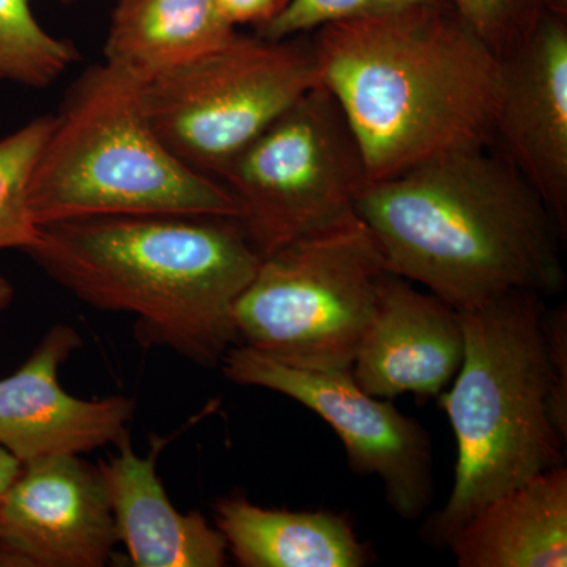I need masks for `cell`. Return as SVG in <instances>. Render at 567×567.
<instances>
[{"mask_svg":"<svg viewBox=\"0 0 567 567\" xmlns=\"http://www.w3.org/2000/svg\"><path fill=\"white\" fill-rule=\"evenodd\" d=\"M311 40L320 84L344 112L371 182L492 147L502 59L450 3L331 22Z\"/></svg>","mask_w":567,"mask_h":567,"instance_id":"1","label":"cell"},{"mask_svg":"<svg viewBox=\"0 0 567 567\" xmlns=\"http://www.w3.org/2000/svg\"><path fill=\"white\" fill-rule=\"evenodd\" d=\"M386 270L475 311L566 284L557 223L494 147L451 153L365 186L354 207Z\"/></svg>","mask_w":567,"mask_h":567,"instance_id":"2","label":"cell"},{"mask_svg":"<svg viewBox=\"0 0 567 567\" xmlns=\"http://www.w3.org/2000/svg\"><path fill=\"white\" fill-rule=\"evenodd\" d=\"M40 229L25 254L82 303L134 316L144 349L215 369L238 346L234 306L262 259L237 219L111 215Z\"/></svg>","mask_w":567,"mask_h":567,"instance_id":"3","label":"cell"},{"mask_svg":"<svg viewBox=\"0 0 567 567\" xmlns=\"http://www.w3.org/2000/svg\"><path fill=\"white\" fill-rule=\"evenodd\" d=\"M543 297L514 292L461 312L465 352L443 391L457 443L453 492L432 514L424 537L446 547L484 505L525 481L565 465L566 442L548 415Z\"/></svg>","mask_w":567,"mask_h":567,"instance_id":"4","label":"cell"},{"mask_svg":"<svg viewBox=\"0 0 567 567\" xmlns=\"http://www.w3.org/2000/svg\"><path fill=\"white\" fill-rule=\"evenodd\" d=\"M29 205L40 227L111 215L238 216L221 182L186 166L159 140L142 81L106 62L66 92L33 171Z\"/></svg>","mask_w":567,"mask_h":567,"instance_id":"5","label":"cell"},{"mask_svg":"<svg viewBox=\"0 0 567 567\" xmlns=\"http://www.w3.org/2000/svg\"><path fill=\"white\" fill-rule=\"evenodd\" d=\"M357 215L264 257L234 306L238 346L293 368L350 371L386 274Z\"/></svg>","mask_w":567,"mask_h":567,"instance_id":"6","label":"cell"},{"mask_svg":"<svg viewBox=\"0 0 567 567\" xmlns=\"http://www.w3.org/2000/svg\"><path fill=\"white\" fill-rule=\"evenodd\" d=\"M320 84L312 40L235 33L221 47L142 82L153 130L197 173L216 178Z\"/></svg>","mask_w":567,"mask_h":567,"instance_id":"7","label":"cell"},{"mask_svg":"<svg viewBox=\"0 0 567 567\" xmlns=\"http://www.w3.org/2000/svg\"><path fill=\"white\" fill-rule=\"evenodd\" d=\"M218 182L260 259L357 215L371 183L344 112L323 84L292 104L227 164Z\"/></svg>","mask_w":567,"mask_h":567,"instance_id":"8","label":"cell"},{"mask_svg":"<svg viewBox=\"0 0 567 567\" xmlns=\"http://www.w3.org/2000/svg\"><path fill=\"white\" fill-rule=\"evenodd\" d=\"M224 377L241 386L265 388L311 410L330 424L357 475L379 477L388 505L416 520L434 499V453L423 425L399 412L390 399L358 386L350 371L293 368L245 346L230 347Z\"/></svg>","mask_w":567,"mask_h":567,"instance_id":"9","label":"cell"},{"mask_svg":"<svg viewBox=\"0 0 567 567\" xmlns=\"http://www.w3.org/2000/svg\"><path fill=\"white\" fill-rule=\"evenodd\" d=\"M117 543L102 473L74 454L22 465L0 502V566L103 567Z\"/></svg>","mask_w":567,"mask_h":567,"instance_id":"10","label":"cell"},{"mask_svg":"<svg viewBox=\"0 0 567 567\" xmlns=\"http://www.w3.org/2000/svg\"><path fill=\"white\" fill-rule=\"evenodd\" d=\"M502 59L492 147L567 235V17L546 11Z\"/></svg>","mask_w":567,"mask_h":567,"instance_id":"11","label":"cell"},{"mask_svg":"<svg viewBox=\"0 0 567 567\" xmlns=\"http://www.w3.org/2000/svg\"><path fill=\"white\" fill-rule=\"evenodd\" d=\"M81 344L74 328L54 324L28 361L0 380V446L22 465L117 446L130 435L136 410L132 398L87 401L59 383V369Z\"/></svg>","mask_w":567,"mask_h":567,"instance_id":"12","label":"cell"},{"mask_svg":"<svg viewBox=\"0 0 567 567\" xmlns=\"http://www.w3.org/2000/svg\"><path fill=\"white\" fill-rule=\"evenodd\" d=\"M464 352L461 312L386 271L377 286L352 375L374 398H439L461 369Z\"/></svg>","mask_w":567,"mask_h":567,"instance_id":"13","label":"cell"},{"mask_svg":"<svg viewBox=\"0 0 567 567\" xmlns=\"http://www.w3.org/2000/svg\"><path fill=\"white\" fill-rule=\"evenodd\" d=\"M118 453L100 462L118 543L137 567H223L227 544L219 529L199 513L182 514L167 496L158 473L155 446L147 457L134 453L130 435Z\"/></svg>","mask_w":567,"mask_h":567,"instance_id":"14","label":"cell"},{"mask_svg":"<svg viewBox=\"0 0 567 567\" xmlns=\"http://www.w3.org/2000/svg\"><path fill=\"white\" fill-rule=\"evenodd\" d=\"M446 547L461 567H566V466L496 496L454 533Z\"/></svg>","mask_w":567,"mask_h":567,"instance_id":"15","label":"cell"},{"mask_svg":"<svg viewBox=\"0 0 567 567\" xmlns=\"http://www.w3.org/2000/svg\"><path fill=\"white\" fill-rule=\"evenodd\" d=\"M227 551L244 567H363L371 551L341 514L267 509L245 496L213 505Z\"/></svg>","mask_w":567,"mask_h":567,"instance_id":"16","label":"cell"},{"mask_svg":"<svg viewBox=\"0 0 567 567\" xmlns=\"http://www.w3.org/2000/svg\"><path fill=\"white\" fill-rule=\"evenodd\" d=\"M216 0H118L104 62L144 82L233 39Z\"/></svg>","mask_w":567,"mask_h":567,"instance_id":"17","label":"cell"},{"mask_svg":"<svg viewBox=\"0 0 567 567\" xmlns=\"http://www.w3.org/2000/svg\"><path fill=\"white\" fill-rule=\"evenodd\" d=\"M80 59L37 20L32 0H0V82L47 89Z\"/></svg>","mask_w":567,"mask_h":567,"instance_id":"18","label":"cell"},{"mask_svg":"<svg viewBox=\"0 0 567 567\" xmlns=\"http://www.w3.org/2000/svg\"><path fill=\"white\" fill-rule=\"evenodd\" d=\"M54 123L55 115H40L0 140V251L28 252L39 245L41 229L29 205V188Z\"/></svg>","mask_w":567,"mask_h":567,"instance_id":"19","label":"cell"},{"mask_svg":"<svg viewBox=\"0 0 567 567\" xmlns=\"http://www.w3.org/2000/svg\"><path fill=\"white\" fill-rule=\"evenodd\" d=\"M498 58L525 39L546 11L567 17V0H447Z\"/></svg>","mask_w":567,"mask_h":567,"instance_id":"20","label":"cell"},{"mask_svg":"<svg viewBox=\"0 0 567 567\" xmlns=\"http://www.w3.org/2000/svg\"><path fill=\"white\" fill-rule=\"evenodd\" d=\"M447 0H290L270 24L257 33L265 39L282 40L308 35L331 22L352 20L364 14L412 6H440Z\"/></svg>","mask_w":567,"mask_h":567,"instance_id":"21","label":"cell"},{"mask_svg":"<svg viewBox=\"0 0 567 567\" xmlns=\"http://www.w3.org/2000/svg\"><path fill=\"white\" fill-rule=\"evenodd\" d=\"M546 353L547 406L551 424L567 442V309L566 305L544 312L540 320Z\"/></svg>","mask_w":567,"mask_h":567,"instance_id":"22","label":"cell"},{"mask_svg":"<svg viewBox=\"0 0 567 567\" xmlns=\"http://www.w3.org/2000/svg\"><path fill=\"white\" fill-rule=\"evenodd\" d=\"M290 0H216L219 11L230 25H254L259 29L270 24L281 14Z\"/></svg>","mask_w":567,"mask_h":567,"instance_id":"23","label":"cell"},{"mask_svg":"<svg viewBox=\"0 0 567 567\" xmlns=\"http://www.w3.org/2000/svg\"><path fill=\"white\" fill-rule=\"evenodd\" d=\"M22 464L6 447L0 446V502L20 475Z\"/></svg>","mask_w":567,"mask_h":567,"instance_id":"24","label":"cell"},{"mask_svg":"<svg viewBox=\"0 0 567 567\" xmlns=\"http://www.w3.org/2000/svg\"><path fill=\"white\" fill-rule=\"evenodd\" d=\"M13 286L6 278L0 276V311L9 308L11 300H13Z\"/></svg>","mask_w":567,"mask_h":567,"instance_id":"25","label":"cell"},{"mask_svg":"<svg viewBox=\"0 0 567 567\" xmlns=\"http://www.w3.org/2000/svg\"><path fill=\"white\" fill-rule=\"evenodd\" d=\"M61 2H63V3H73V2H76V0H61Z\"/></svg>","mask_w":567,"mask_h":567,"instance_id":"26","label":"cell"}]
</instances>
